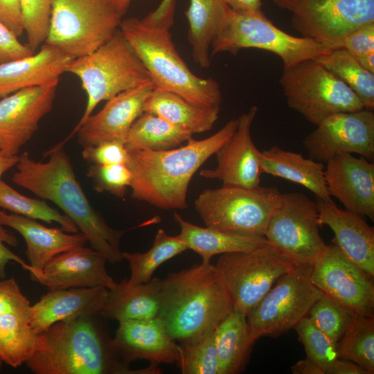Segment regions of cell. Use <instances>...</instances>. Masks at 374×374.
Masks as SVG:
<instances>
[{
	"instance_id": "1",
	"label": "cell",
	"mask_w": 374,
	"mask_h": 374,
	"mask_svg": "<svg viewBox=\"0 0 374 374\" xmlns=\"http://www.w3.org/2000/svg\"><path fill=\"white\" fill-rule=\"evenodd\" d=\"M63 147L55 145L47 151L45 156L48 159L45 162L37 161L24 152L19 155L12 181L58 206L84 234L91 248L103 254L108 262H121V242L127 230L109 226L94 209Z\"/></svg>"
},
{
	"instance_id": "2",
	"label": "cell",
	"mask_w": 374,
	"mask_h": 374,
	"mask_svg": "<svg viewBox=\"0 0 374 374\" xmlns=\"http://www.w3.org/2000/svg\"><path fill=\"white\" fill-rule=\"evenodd\" d=\"M86 315L57 322L39 334L26 363L35 374H160L158 366L132 369L118 355L109 335Z\"/></svg>"
},
{
	"instance_id": "3",
	"label": "cell",
	"mask_w": 374,
	"mask_h": 374,
	"mask_svg": "<svg viewBox=\"0 0 374 374\" xmlns=\"http://www.w3.org/2000/svg\"><path fill=\"white\" fill-rule=\"evenodd\" d=\"M237 125L238 119H231L209 137H192L179 148L128 150L126 166L132 175V197L163 210L186 208L193 175L231 136Z\"/></svg>"
},
{
	"instance_id": "4",
	"label": "cell",
	"mask_w": 374,
	"mask_h": 374,
	"mask_svg": "<svg viewBox=\"0 0 374 374\" xmlns=\"http://www.w3.org/2000/svg\"><path fill=\"white\" fill-rule=\"evenodd\" d=\"M175 7L176 1L161 17L149 13L142 19H122L119 29L147 70L154 89L173 92L197 104L220 107V84L212 78L193 73L175 46L170 29Z\"/></svg>"
},
{
	"instance_id": "5",
	"label": "cell",
	"mask_w": 374,
	"mask_h": 374,
	"mask_svg": "<svg viewBox=\"0 0 374 374\" xmlns=\"http://www.w3.org/2000/svg\"><path fill=\"white\" fill-rule=\"evenodd\" d=\"M233 308L220 275L211 262L194 265L161 279L158 317L178 343L214 331Z\"/></svg>"
},
{
	"instance_id": "6",
	"label": "cell",
	"mask_w": 374,
	"mask_h": 374,
	"mask_svg": "<svg viewBox=\"0 0 374 374\" xmlns=\"http://www.w3.org/2000/svg\"><path fill=\"white\" fill-rule=\"evenodd\" d=\"M65 72L79 78L87 102L82 116L71 134L58 144L60 146L75 134L100 102L151 82L147 70L119 28L92 53L72 60Z\"/></svg>"
},
{
	"instance_id": "7",
	"label": "cell",
	"mask_w": 374,
	"mask_h": 374,
	"mask_svg": "<svg viewBox=\"0 0 374 374\" xmlns=\"http://www.w3.org/2000/svg\"><path fill=\"white\" fill-rule=\"evenodd\" d=\"M258 48L278 55L283 69L317 59L331 50L309 38L290 35L276 26L261 10L236 12L226 6L211 44V57Z\"/></svg>"
},
{
	"instance_id": "8",
	"label": "cell",
	"mask_w": 374,
	"mask_h": 374,
	"mask_svg": "<svg viewBox=\"0 0 374 374\" xmlns=\"http://www.w3.org/2000/svg\"><path fill=\"white\" fill-rule=\"evenodd\" d=\"M281 193L275 186L255 188L222 186L205 189L195 208L205 226L233 233L265 237Z\"/></svg>"
},
{
	"instance_id": "9",
	"label": "cell",
	"mask_w": 374,
	"mask_h": 374,
	"mask_svg": "<svg viewBox=\"0 0 374 374\" xmlns=\"http://www.w3.org/2000/svg\"><path fill=\"white\" fill-rule=\"evenodd\" d=\"M279 83L287 106L316 125L332 114L365 108L344 82L315 59L283 69Z\"/></svg>"
},
{
	"instance_id": "10",
	"label": "cell",
	"mask_w": 374,
	"mask_h": 374,
	"mask_svg": "<svg viewBox=\"0 0 374 374\" xmlns=\"http://www.w3.org/2000/svg\"><path fill=\"white\" fill-rule=\"evenodd\" d=\"M122 17L106 0H51L45 44L73 59L88 55L109 40Z\"/></svg>"
},
{
	"instance_id": "11",
	"label": "cell",
	"mask_w": 374,
	"mask_h": 374,
	"mask_svg": "<svg viewBox=\"0 0 374 374\" xmlns=\"http://www.w3.org/2000/svg\"><path fill=\"white\" fill-rule=\"evenodd\" d=\"M312 265H296L280 276L247 320L252 339L277 338L294 329L323 293L311 280Z\"/></svg>"
},
{
	"instance_id": "12",
	"label": "cell",
	"mask_w": 374,
	"mask_h": 374,
	"mask_svg": "<svg viewBox=\"0 0 374 374\" xmlns=\"http://www.w3.org/2000/svg\"><path fill=\"white\" fill-rule=\"evenodd\" d=\"M291 15L292 27L301 37L328 48H342L353 30L374 22V0H274Z\"/></svg>"
},
{
	"instance_id": "13",
	"label": "cell",
	"mask_w": 374,
	"mask_h": 374,
	"mask_svg": "<svg viewBox=\"0 0 374 374\" xmlns=\"http://www.w3.org/2000/svg\"><path fill=\"white\" fill-rule=\"evenodd\" d=\"M215 265L233 308L247 316L276 280L296 265L268 244L251 251L221 254Z\"/></svg>"
},
{
	"instance_id": "14",
	"label": "cell",
	"mask_w": 374,
	"mask_h": 374,
	"mask_svg": "<svg viewBox=\"0 0 374 374\" xmlns=\"http://www.w3.org/2000/svg\"><path fill=\"white\" fill-rule=\"evenodd\" d=\"M316 202L297 192L281 193L265 238L295 265H312L326 247L319 233Z\"/></svg>"
},
{
	"instance_id": "15",
	"label": "cell",
	"mask_w": 374,
	"mask_h": 374,
	"mask_svg": "<svg viewBox=\"0 0 374 374\" xmlns=\"http://www.w3.org/2000/svg\"><path fill=\"white\" fill-rule=\"evenodd\" d=\"M309 157L327 163L336 155L357 154L368 161L374 158L373 110L332 114L317 125L303 140Z\"/></svg>"
},
{
	"instance_id": "16",
	"label": "cell",
	"mask_w": 374,
	"mask_h": 374,
	"mask_svg": "<svg viewBox=\"0 0 374 374\" xmlns=\"http://www.w3.org/2000/svg\"><path fill=\"white\" fill-rule=\"evenodd\" d=\"M312 266L311 280L324 294L356 314L374 316L373 277L334 244H327Z\"/></svg>"
},
{
	"instance_id": "17",
	"label": "cell",
	"mask_w": 374,
	"mask_h": 374,
	"mask_svg": "<svg viewBox=\"0 0 374 374\" xmlns=\"http://www.w3.org/2000/svg\"><path fill=\"white\" fill-rule=\"evenodd\" d=\"M59 81L17 91L0 100V151L18 155L52 109Z\"/></svg>"
},
{
	"instance_id": "18",
	"label": "cell",
	"mask_w": 374,
	"mask_h": 374,
	"mask_svg": "<svg viewBox=\"0 0 374 374\" xmlns=\"http://www.w3.org/2000/svg\"><path fill=\"white\" fill-rule=\"evenodd\" d=\"M254 105L242 114L231 136L215 152L217 166L204 169L199 175L217 179L223 186L255 188L260 186V151L251 138V127L258 113Z\"/></svg>"
},
{
	"instance_id": "19",
	"label": "cell",
	"mask_w": 374,
	"mask_h": 374,
	"mask_svg": "<svg viewBox=\"0 0 374 374\" xmlns=\"http://www.w3.org/2000/svg\"><path fill=\"white\" fill-rule=\"evenodd\" d=\"M324 170L330 197L337 198L345 209L374 220V164L351 154L336 155Z\"/></svg>"
},
{
	"instance_id": "20",
	"label": "cell",
	"mask_w": 374,
	"mask_h": 374,
	"mask_svg": "<svg viewBox=\"0 0 374 374\" xmlns=\"http://www.w3.org/2000/svg\"><path fill=\"white\" fill-rule=\"evenodd\" d=\"M153 89L152 82H149L107 100L105 106L91 114L77 130L78 143L84 148L107 140L125 141L132 124L144 112L145 101Z\"/></svg>"
},
{
	"instance_id": "21",
	"label": "cell",
	"mask_w": 374,
	"mask_h": 374,
	"mask_svg": "<svg viewBox=\"0 0 374 374\" xmlns=\"http://www.w3.org/2000/svg\"><path fill=\"white\" fill-rule=\"evenodd\" d=\"M106 257L93 248L78 247L53 258L35 282L49 290L78 287H114L116 283L106 268Z\"/></svg>"
},
{
	"instance_id": "22",
	"label": "cell",
	"mask_w": 374,
	"mask_h": 374,
	"mask_svg": "<svg viewBox=\"0 0 374 374\" xmlns=\"http://www.w3.org/2000/svg\"><path fill=\"white\" fill-rule=\"evenodd\" d=\"M112 341L118 355L127 364L139 359L156 366L177 361V341L158 317L118 322Z\"/></svg>"
},
{
	"instance_id": "23",
	"label": "cell",
	"mask_w": 374,
	"mask_h": 374,
	"mask_svg": "<svg viewBox=\"0 0 374 374\" xmlns=\"http://www.w3.org/2000/svg\"><path fill=\"white\" fill-rule=\"evenodd\" d=\"M319 223L335 234L333 244L348 260L374 277V229L362 216L316 198Z\"/></svg>"
},
{
	"instance_id": "24",
	"label": "cell",
	"mask_w": 374,
	"mask_h": 374,
	"mask_svg": "<svg viewBox=\"0 0 374 374\" xmlns=\"http://www.w3.org/2000/svg\"><path fill=\"white\" fill-rule=\"evenodd\" d=\"M0 222L18 232L26 244V254L32 271V280L39 276L45 265L63 252L84 246L86 237L80 233H69L62 228L46 226L37 220L0 210Z\"/></svg>"
},
{
	"instance_id": "25",
	"label": "cell",
	"mask_w": 374,
	"mask_h": 374,
	"mask_svg": "<svg viewBox=\"0 0 374 374\" xmlns=\"http://www.w3.org/2000/svg\"><path fill=\"white\" fill-rule=\"evenodd\" d=\"M108 290L93 287L49 290L31 305L28 323L40 334L57 322L100 314Z\"/></svg>"
},
{
	"instance_id": "26",
	"label": "cell",
	"mask_w": 374,
	"mask_h": 374,
	"mask_svg": "<svg viewBox=\"0 0 374 374\" xmlns=\"http://www.w3.org/2000/svg\"><path fill=\"white\" fill-rule=\"evenodd\" d=\"M72 60L58 48L44 44L29 56L0 64V98L22 89L59 81Z\"/></svg>"
},
{
	"instance_id": "27",
	"label": "cell",
	"mask_w": 374,
	"mask_h": 374,
	"mask_svg": "<svg viewBox=\"0 0 374 374\" xmlns=\"http://www.w3.org/2000/svg\"><path fill=\"white\" fill-rule=\"evenodd\" d=\"M261 172L296 183L325 202H333L325 179L323 163L305 158L301 153L273 145L260 152Z\"/></svg>"
},
{
	"instance_id": "28",
	"label": "cell",
	"mask_w": 374,
	"mask_h": 374,
	"mask_svg": "<svg viewBox=\"0 0 374 374\" xmlns=\"http://www.w3.org/2000/svg\"><path fill=\"white\" fill-rule=\"evenodd\" d=\"M161 295V279L130 285L127 278L108 290L100 314L118 322L150 319L158 317Z\"/></svg>"
},
{
	"instance_id": "29",
	"label": "cell",
	"mask_w": 374,
	"mask_h": 374,
	"mask_svg": "<svg viewBox=\"0 0 374 374\" xmlns=\"http://www.w3.org/2000/svg\"><path fill=\"white\" fill-rule=\"evenodd\" d=\"M220 111V106L197 104L173 92L154 88L144 105V112L161 116L193 134L211 130Z\"/></svg>"
},
{
	"instance_id": "30",
	"label": "cell",
	"mask_w": 374,
	"mask_h": 374,
	"mask_svg": "<svg viewBox=\"0 0 374 374\" xmlns=\"http://www.w3.org/2000/svg\"><path fill=\"white\" fill-rule=\"evenodd\" d=\"M174 218L180 228L179 237L187 249L201 256L202 263L211 262L216 255L251 251L269 244L265 237L240 235L195 225L184 220L177 212L174 213Z\"/></svg>"
},
{
	"instance_id": "31",
	"label": "cell",
	"mask_w": 374,
	"mask_h": 374,
	"mask_svg": "<svg viewBox=\"0 0 374 374\" xmlns=\"http://www.w3.org/2000/svg\"><path fill=\"white\" fill-rule=\"evenodd\" d=\"M220 374H238L249 362L255 341L252 339L247 316L235 309L214 330Z\"/></svg>"
},
{
	"instance_id": "32",
	"label": "cell",
	"mask_w": 374,
	"mask_h": 374,
	"mask_svg": "<svg viewBox=\"0 0 374 374\" xmlns=\"http://www.w3.org/2000/svg\"><path fill=\"white\" fill-rule=\"evenodd\" d=\"M226 6L223 0H189L188 40L193 60L202 68L211 66L212 41Z\"/></svg>"
},
{
	"instance_id": "33",
	"label": "cell",
	"mask_w": 374,
	"mask_h": 374,
	"mask_svg": "<svg viewBox=\"0 0 374 374\" xmlns=\"http://www.w3.org/2000/svg\"><path fill=\"white\" fill-rule=\"evenodd\" d=\"M193 135L161 116L143 112L130 127L125 144L127 150H166L187 142Z\"/></svg>"
},
{
	"instance_id": "34",
	"label": "cell",
	"mask_w": 374,
	"mask_h": 374,
	"mask_svg": "<svg viewBox=\"0 0 374 374\" xmlns=\"http://www.w3.org/2000/svg\"><path fill=\"white\" fill-rule=\"evenodd\" d=\"M186 250V246L178 235L170 236L159 229L148 251L123 252V258L127 261L130 269V276L127 282L130 285L149 282L160 265Z\"/></svg>"
},
{
	"instance_id": "35",
	"label": "cell",
	"mask_w": 374,
	"mask_h": 374,
	"mask_svg": "<svg viewBox=\"0 0 374 374\" xmlns=\"http://www.w3.org/2000/svg\"><path fill=\"white\" fill-rule=\"evenodd\" d=\"M344 82L366 109H374V73L364 69L344 48L331 50L315 59Z\"/></svg>"
},
{
	"instance_id": "36",
	"label": "cell",
	"mask_w": 374,
	"mask_h": 374,
	"mask_svg": "<svg viewBox=\"0 0 374 374\" xmlns=\"http://www.w3.org/2000/svg\"><path fill=\"white\" fill-rule=\"evenodd\" d=\"M39 340L29 323L19 317L0 315V359L13 368L26 364L34 355Z\"/></svg>"
},
{
	"instance_id": "37",
	"label": "cell",
	"mask_w": 374,
	"mask_h": 374,
	"mask_svg": "<svg viewBox=\"0 0 374 374\" xmlns=\"http://www.w3.org/2000/svg\"><path fill=\"white\" fill-rule=\"evenodd\" d=\"M340 359L350 360L374 373V316L356 314L337 343Z\"/></svg>"
},
{
	"instance_id": "38",
	"label": "cell",
	"mask_w": 374,
	"mask_h": 374,
	"mask_svg": "<svg viewBox=\"0 0 374 374\" xmlns=\"http://www.w3.org/2000/svg\"><path fill=\"white\" fill-rule=\"evenodd\" d=\"M0 209L48 224L55 222L69 233L78 231L69 217L51 207L45 200L24 195L2 179L0 180Z\"/></svg>"
},
{
	"instance_id": "39",
	"label": "cell",
	"mask_w": 374,
	"mask_h": 374,
	"mask_svg": "<svg viewBox=\"0 0 374 374\" xmlns=\"http://www.w3.org/2000/svg\"><path fill=\"white\" fill-rule=\"evenodd\" d=\"M175 364L182 374H220L214 331L178 343Z\"/></svg>"
},
{
	"instance_id": "40",
	"label": "cell",
	"mask_w": 374,
	"mask_h": 374,
	"mask_svg": "<svg viewBox=\"0 0 374 374\" xmlns=\"http://www.w3.org/2000/svg\"><path fill=\"white\" fill-rule=\"evenodd\" d=\"M356 314L323 294L311 307L312 323L336 343L341 339Z\"/></svg>"
},
{
	"instance_id": "41",
	"label": "cell",
	"mask_w": 374,
	"mask_h": 374,
	"mask_svg": "<svg viewBox=\"0 0 374 374\" xmlns=\"http://www.w3.org/2000/svg\"><path fill=\"white\" fill-rule=\"evenodd\" d=\"M294 329L305 348L306 357L322 365L326 374L328 366L339 358L337 343L317 328L308 316L303 317Z\"/></svg>"
},
{
	"instance_id": "42",
	"label": "cell",
	"mask_w": 374,
	"mask_h": 374,
	"mask_svg": "<svg viewBox=\"0 0 374 374\" xmlns=\"http://www.w3.org/2000/svg\"><path fill=\"white\" fill-rule=\"evenodd\" d=\"M29 48L35 53L45 42L50 25L51 0H19Z\"/></svg>"
},
{
	"instance_id": "43",
	"label": "cell",
	"mask_w": 374,
	"mask_h": 374,
	"mask_svg": "<svg viewBox=\"0 0 374 374\" xmlns=\"http://www.w3.org/2000/svg\"><path fill=\"white\" fill-rule=\"evenodd\" d=\"M87 177L91 179L93 188L98 193L107 192L125 200L132 175L125 164L89 166Z\"/></svg>"
},
{
	"instance_id": "44",
	"label": "cell",
	"mask_w": 374,
	"mask_h": 374,
	"mask_svg": "<svg viewBox=\"0 0 374 374\" xmlns=\"http://www.w3.org/2000/svg\"><path fill=\"white\" fill-rule=\"evenodd\" d=\"M83 148L82 157L90 165H126L128 159L125 141L120 139L107 140Z\"/></svg>"
},
{
	"instance_id": "45",
	"label": "cell",
	"mask_w": 374,
	"mask_h": 374,
	"mask_svg": "<svg viewBox=\"0 0 374 374\" xmlns=\"http://www.w3.org/2000/svg\"><path fill=\"white\" fill-rule=\"evenodd\" d=\"M30 307L14 277L0 280V315L12 314L28 322Z\"/></svg>"
},
{
	"instance_id": "46",
	"label": "cell",
	"mask_w": 374,
	"mask_h": 374,
	"mask_svg": "<svg viewBox=\"0 0 374 374\" xmlns=\"http://www.w3.org/2000/svg\"><path fill=\"white\" fill-rule=\"evenodd\" d=\"M342 48L353 56L374 52V22L348 33L343 41Z\"/></svg>"
},
{
	"instance_id": "47",
	"label": "cell",
	"mask_w": 374,
	"mask_h": 374,
	"mask_svg": "<svg viewBox=\"0 0 374 374\" xmlns=\"http://www.w3.org/2000/svg\"><path fill=\"white\" fill-rule=\"evenodd\" d=\"M27 44H24L0 20V64L33 54Z\"/></svg>"
},
{
	"instance_id": "48",
	"label": "cell",
	"mask_w": 374,
	"mask_h": 374,
	"mask_svg": "<svg viewBox=\"0 0 374 374\" xmlns=\"http://www.w3.org/2000/svg\"><path fill=\"white\" fill-rule=\"evenodd\" d=\"M6 244L15 247L18 244V240L0 222V278H6V267L7 264L11 261L19 264L25 270L30 273L32 271L30 265L26 263L21 257L10 251Z\"/></svg>"
},
{
	"instance_id": "49",
	"label": "cell",
	"mask_w": 374,
	"mask_h": 374,
	"mask_svg": "<svg viewBox=\"0 0 374 374\" xmlns=\"http://www.w3.org/2000/svg\"><path fill=\"white\" fill-rule=\"evenodd\" d=\"M0 20L17 36H21L24 25L19 0H0Z\"/></svg>"
},
{
	"instance_id": "50",
	"label": "cell",
	"mask_w": 374,
	"mask_h": 374,
	"mask_svg": "<svg viewBox=\"0 0 374 374\" xmlns=\"http://www.w3.org/2000/svg\"><path fill=\"white\" fill-rule=\"evenodd\" d=\"M326 374H368L366 369L347 359L338 358L327 368Z\"/></svg>"
},
{
	"instance_id": "51",
	"label": "cell",
	"mask_w": 374,
	"mask_h": 374,
	"mask_svg": "<svg viewBox=\"0 0 374 374\" xmlns=\"http://www.w3.org/2000/svg\"><path fill=\"white\" fill-rule=\"evenodd\" d=\"M291 371L293 374H325L322 365L308 357L295 363Z\"/></svg>"
},
{
	"instance_id": "52",
	"label": "cell",
	"mask_w": 374,
	"mask_h": 374,
	"mask_svg": "<svg viewBox=\"0 0 374 374\" xmlns=\"http://www.w3.org/2000/svg\"><path fill=\"white\" fill-rule=\"evenodd\" d=\"M233 10L249 12L261 10L262 0H223Z\"/></svg>"
},
{
	"instance_id": "53",
	"label": "cell",
	"mask_w": 374,
	"mask_h": 374,
	"mask_svg": "<svg viewBox=\"0 0 374 374\" xmlns=\"http://www.w3.org/2000/svg\"><path fill=\"white\" fill-rule=\"evenodd\" d=\"M19 159V155L8 156L0 151V180L8 170L15 166Z\"/></svg>"
},
{
	"instance_id": "54",
	"label": "cell",
	"mask_w": 374,
	"mask_h": 374,
	"mask_svg": "<svg viewBox=\"0 0 374 374\" xmlns=\"http://www.w3.org/2000/svg\"><path fill=\"white\" fill-rule=\"evenodd\" d=\"M353 57L364 69L374 73V52L353 56Z\"/></svg>"
},
{
	"instance_id": "55",
	"label": "cell",
	"mask_w": 374,
	"mask_h": 374,
	"mask_svg": "<svg viewBox=\"0 0 374 374\" xmlns=\"http://www.w3.org/2000/svg\"><path fill=\"white\" fill-rule=\"evenodd\" d=\"M133 0H106L110 6L121 17L127 12Z\"/></svg>"
},
{
	"instance_id": "56",
	"label": "cell",
	"mask_w": 374,
	"mask_h": 374,
	"mask_svg": "<svg viewBox=\"0 0 374 374\" xmlns=\"http://www.w3.org/2000/svg\"><path fill=\"white\" fill-rule=\"evenodd\" d=\"M176 0H161L159 6L151 14L154 17L162 16Z\"/></svg>"
},
{
	"instance_id": "57",
	"label": "cell",
	"mask_w": 374,
	"mask_h": 374,
	"mask_svg": "<svg viewBox=\"0 0 374 374\" xmlns=\"http://www.w3.org/2000/svg\"><path fill=\"white\" fill-rule=\"evenodd\" d=\"M3 364V362L1 361V359H0V371H1V369H2Z\"/></svg>"
}]
</instances>
